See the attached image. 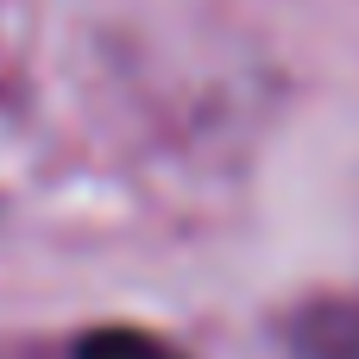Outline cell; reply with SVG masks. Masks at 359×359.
Instances as JSON below:
<instances>
[{
	"instance_id": "cell-2",
	"label": "cell",
	"mask_w": 359,
	"mask_h": 359,
	"mask_svg": "<svg viewBox=\"0 0 359 359\" xmlns=\"http://www.w3.org/2000/svg\"><path fill=\"white\" fill-rule=\"evenodd\" d=\"M69 359H189L183 347H170L164 334L151 328H126V322H107V328H88L76 341Z\"/></svg>"
},
{
	"instance_id": "cell-1",
	"label": "cell",
	"mask_w": 359,
	"mask_h": 359,
	"mask_svg": "<svg viewBox=\"0 0 359 359\" xmlns=\"http://www.w3.org/2000/svg\"><path fill=\"white\" fill-rule=\"evenodd\" d=\"M290 334H297L303 359H359V309L353 303H322Z\"/></svg>"
}]
</instances>
